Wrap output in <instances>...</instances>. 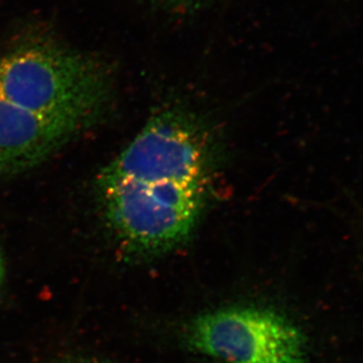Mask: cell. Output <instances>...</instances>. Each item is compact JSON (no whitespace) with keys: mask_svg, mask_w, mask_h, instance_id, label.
<instances>
[{"mask_svg":"<svg viewBox=\"0 0 363 363\" xmlns=\"http://www.w3.org/2000/svg\"><path fill=\"white\" fill-rule=\"evenodd\" d=\"M4 277H6V267H4V257H2L1 252H0V288L4 284Z\"/></svg>","mask_w":363,"mask_h":363,"instance_id":"6","label":"cell"},{"mask_svg":"<svg viewBox=\"0 0 363 363\" xmlns=\"http://www.w3.org/2000/svg\"><path fill=\"white\" fill-rule=\"evenodd\" d=\"M188 342L224 363H306L302 332L264 308L230 307L205 313L188 329Z\"/></svg>","mask_w":363,"mask_h":363,"instance_id":"3","label":"cell"},{"mask_svg":"<svg viewBox=\"0 0 363 363\" xmlns=\"http://www.w3.org/2000/svg\"><path fill=\"white\" fill-rule=\"evenodd\" d=\"M60 363H105L102 362H98V360L91 359H77V360H69V362H63Z\"/></svg>","mask_w":363,"mask_h":363,"instance_id":"7","label":"cell"},{"mask_svg":"<svg viewBox=\"0 0 363 363\" xmlns=\"http://www.w3.org/2000/svg\"><path fill=\"white\" fill-rule=\"evenodd\" d=\"M216 164L213 138L194 114L157 112L145 128L97 175L96 182L179 179L212 184Z\"/></svg>","mask_w":363,"mask_h":363,"instance_id":"2","label":"cell"},{"mask_svg":"<svg viewBox=\"0 0 363 363\" xmlns=\"http://www.w3.org/2000/svg\"><path fill=\"white\" fill-rule=\"evenodd\" d=\"M164 13L176 16H192L210 9L220 0H150Z\"/></svg>","mask_w":363,"mask_h":363,"instance_id":"5","label":"cell"},{"mask_svg":"<svg viewBox=\"0 0 363 363\" xmlns=\"http://www.w3.org/2000/svg\"><path fill=\"white\" fill-rule=\"evenodd\" d=\"M83 130L0 97V180L35 168Z\"/></svg>","mask_w":363,"mask_h":363,"instance_id":"4","label":"cell"},{"mask_svg":"<svg viewBox=\"0 0 363 363\" xmlns=\"http://www.w3.org/2000/svg\"><path fill=\"white\" fill-rule=\"evenodd\" d=\"M111 67L55 33L30 28L0 57V97L33 113L88 130L113 102Z\"/></svg>","mask_w":363,"mask_h":363,"instance_id":"1","label":"cell"}]
</instances>
